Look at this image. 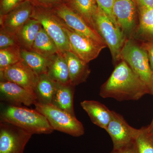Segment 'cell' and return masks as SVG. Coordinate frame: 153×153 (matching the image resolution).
<instances>
[{
	"label": "cell",
	"mask_w": 153,
	"mask_h": 153,
	"mask_svg": "<svg viewBox=\"0 0 153 153\" xmlns=\"http://www.w3.org/2000/svg\"><path fill=\"white\" fill-rule=\"evenodd\" d=\"M139 12V23L136 36L144 42L153 41V7L140 9Z\"/></svg>",
	"instance_id": "44dd1931"
},
{
	"label": "cell",
	"mask_w": 153,
	"mask_h": 153,
	"mask_svg": "<svg viewBox=\"0 0 153 153\" xmlns=\"http://www.w3.org/2000/svg\"><path fill=\"white\" fill-rule=\"evenodd\" d=\"M1 122L12 124L32 135L50 134L54 130L47 118L37 110L12 105L1 111Z\"/></svg>",
	"instance_id": "7a4b0ae2"
},
{
	"label": "cell",
	"mask_w": 153,
	"mask_h": 153,
	"mask_svg": "<svg viewBox=\"0 0 153 153\" xmlns=\"http://www.w3.org/2000/svg\"><path fill=\"white\" fill-rule=\"evenodd\" d=\"M94 22L95 30L109 48L114 62L121 60L122 50L128 39L125 34L99 7L94 16Z\"/></svg>",
	"instance_id": "3957f363"
},
{
	"label": "cell",
	"mask_w": 153,
	"mask_h": 153,
	"mask_svg": "<svg viewBox=\"0 0 153 153\" xmlns=\"http://www.w3.org/2000/svg\"><path fill=\"white\" fill-rule=\"evenodd\" d=\"M32 19L41 24L55 42L59 54L70 51L69 39L64 25L52 9L35 6Z\"/></svg>",
	"instance_id": "8992f818"
},
{
	"label": "cell",
	"mask_w": 153,
	"mask_h": 153,
	"mask_svg": "<svg viewBox=\"0 0 153 153\" xmlns=\"http://www.w3.org/2000/svg\"><path fill=\"white\" fill-rule=\"evenodd\" d=\"M111 153H138L135 142L131 143L118 149H113Z\"/></svg>",
	"instance_id": "1f68e13d"
},
{
	"label": "cell",
	"mask_w": 153,
	"mask_h": 153,
	"mask_svg": "<svg viewBox=\"0 0 153 153\" xmlns=\"http://www.w3.org/2000/svg\"><path fill=\"white\" fill-rule=\"evenodd\" d=\"M70 7L80 15L91 28L96 30L94 16L98 6L95 0H70Z\"/></svg>",
	"instance_id": "cb8c5ba5"
},
{
	"label": "cell",
	"mask_w": 153,
	"mask_h": 153,
	"mask_svg": "<svg viewBox=\"0 0 153 153\" xmlns=\"http://www.w3.org/2000/svg\"><path fill=\"white\" fill-rule=\"evenodd\" d=\"M52 10L67 27L78 34L101 44H105L97 32L91 28L80 15L69 6L62 3Z\"/></svg>",
	"instance_id": "ba28073f"
},
{
	"label": "cell",
	"mask_w": 153,
	"mask_h": 153,
	"mask_svg": "<svg viewBox=\"0 0 153 153\" xmlns=\"http://www.w3.org/2000/svg\"><path fill=\"white\" fill-rule=\"evenodd\" d=\"M147 53L150 65L152 71H153V41H145L141 45Z\"/></svg>",
	"instance_id": "4dcf8cb0"
},
{
	"label": "cell",
	"mask_w": 153,
	"mask_h": 153,
	"mask_svg": "<svg viewBox=\"0 0 153 153\" xmlns=\"http://www.w3.org/2000/svg\"><path fill=\"white\" fill-rule=\"evenodd\" d=\"M121 60H124L134 72L147 85L152 94L153 92L152 71L147 53L141 45L129 38L122 50Z\"/></svg>",
	"instance_id": "5b68a950"
},
{
	"label": "cell",
	"mask_w": 153,
	"mask_h": 153,
	"mask_svg": "<svg viewBox=\"0 0 153 153\" xmlns=\"http://www.w3.org/2000/svg\"><path fill=\"white\" fill-rule=\"evenodd\" d=\"M22 60L37 75L47 73L49 58L33 50L21 49Z\"/></svg>",
	"instance_id": "7402d4cb"
},
{
	"label": "cell",
	"mask_w": 153,
	"mask_h": 153,
	"mask_svg": "<svg viewBox=\"0 0 153 153\" xmlns=\"http://www.w3.org/2000/svg\"><path fill=\"white\" fill-rule=\"evenodd\" d=\"M49 60L48 75L58 83H70L68 65L63 54H56L49 58Z\"/></svg>",
	"instance_id": "d6986e66"
},
{
	"label": "cell",
	"mask_w": 153,
	"mask_h": 153,
	"mask_svg": "<svg viewBox=\"0 0 153 153\" xmlns=\"http://www.w3.org/2000/svg\"><path fill=\"white\" fill-rule=\"evenodd\" d=\"M142 131L135 142L138 153H153V143L148 137L146 127L142 128Z\"/></svg>",
	"instance_id": "484cf974"
},
{
	"label": "cell",
	"mask_w": 153,
	"mask_h": 153,
	"mask_svg": "<svg viewBox=\"0 0 153 153\" xmlns=\"http://www.w3.org/2000/svg\"><path fill=\"white\" fill-rule=\"evenodd\" d=\"M32 134L10 123H0V153H24Z\"/></svg>",
	"instance_id": "52a82bcc"
},
{
	"label": "cell",
	"mask_w": 153,
	"mask_h": 153,
	"mask_svg": "<svg viewBox=\"0 0 153 153\" xmlns=\"http://www.w3.org/2000/svg\"><path fill=\"white\" fill-rule=\"evenodd\" d=\"M21 47L13 46L0 49V71L22 60Z\"/></svg>",
	"instance_id": "d4e9b609"
},
{
	"label": "cell",
	"mask_w": 153,
	"mask_h": 153,
	"mask_svg": "<svg viewBox=\"0 0 153 153\" xmlns=\"http://www.w3.org/2000/svg\"><path fill=\"white\" fill-rule=\"evenodd\" d=\"M74 87L70 83L57 82L52 104L60 109L75 115L73 107Z\"/></svg>",
	"instance_id": "e0dca14e"
},
{
	"label": "cell",
	"mask_w": 153,
	"mask_h": 153,
	"mask_svg": "<svg viewBox=\"0 0 153 153\" xmlns=\"http://www.w3.org/2000/svg\"><path fill=\"white\" fill-rule=\"evenodd\" d=\"M136 6L133 0H115L113 12L120 27L127 38L137 29Z\"/></svg>",
	"instance_id": "4fadbf2b"
},
{
	"label": "cell",
	"mask_w": 153,
	"mask_h": 153,
	"mask_svg": "<svg viewBox=\"0 0 153 153\" xmlns=\"http://www.w3.org/2000/svg\"><path fill=\"white\" fill-rule=\"evenodd\" d=\"M147 134L148 137L151 140L153 143V130L149 133L147 132Z\"/></svg>",
	"instance_id": "e575fe53"
},
{
	"label": "cell",
	"mask_w": 153,
	"mask_h": 153,
	"mask_svg": "<svg viewBox=\"0 0 153 153\" xmlns=\"http://www.w3.org/2000/svg\"><path fill=\"white\" fill-rule=\"evenodd\" d=\"M139 10L153 7V0H133Z\"/></svg>",
	"instance_id": "d6a6232c"
},
{
	"label": "cell",
	"mask_w": 153,
	"mask_h": 153,
	"mask_svg": "<svg viewBox=\"0 0 153 153\" xmlns=\"http://www.w3.org/2000/svg\"><path fill=\"white\" fill-rule=\"evenodd\" d=\"M95 1L98 7L104 11L116 26L119 27L113 12V7L115 0H95Z\"/></svg>",
	"instance_id": "83f0119b"
},
{
	"label": "cell",
	"mask_w": 153,
	"mask_h": 153,
	"mask_svg": "<svg viewBox=\"0 0 153 153\" xmlns=\"http://www.w3.org/2000/svg\"><path fill=\"white\" fill-rule=\"evenodd\" d=\"M1 81L13 82L34 92L38 75L22 60L0 71Z\"/></svg>",
	"instance_id": "7c38bea8"
},
{
	"label": "cell",
	"mask_w": 153,
	"mask_h": 153,
	"mask_svg": "<svg viewBox=\"0 0 153 153\" xmlns=\"http://www.w3.org/2000/svg\"><path fill=\"white\" fill-rule=\"evenodd\" d=\"M34 105L36 109L47 118L54 130L73 137H80L84 134L85 129L83 125L75 115L52 104H43L37 102Z\"/></svg>",
	"instance_id": "277c9868"
},
{
	"label": "cell",
	"mask_w": 153,
	"mask_h": 153,
	"mask_svg": "<svg viewBox=\"0 0 153 153\" xmlns=\"http://www.w3.org/2000/svg\"><path fill=\"white\" fill-rule=\"evenodd\" d=\"M35 7L52 9L62 4L61 0H30Z\"/></svg>",
	"instance_id": "f546056e"
},
{
	"label": "cell",
	"mask_w": 153,
	"mask_h": 153,
	"mask_svg": "<svg viewBox=\"0 0 153 153\" xmlns=\"http://www.w3.org/2000/svg\"><path fill=\"white\" fill-rule=\"evenodd\" d=\"M80 105L94 124L106 130L112 118V111L95 100H84L80 102Z\"/></svg>",
	"instance_id": "2e32d148"
},
{
	"label": "cell",
	"mask_w": 153,
	"mask_h": 153,
	"mask_svg": "<svg viewBox=\"0 0 153 153\" xmlns=\"http://www.w3.org/2000/svg\"><path fill=\"white\" fill-rule=\"evenodd\" d=\"M13 46L20 47L18 38L16 34L10 33L3 28L1 27L0 49H5L9 47H13Z\"/></svg>",
	"instance_id": "4316f807"
},
{
	"label": "cell",
	"mask_w": 153,
	"mask_h": 153,
	"mask_svg": "<svg viewBox=\"0 0 153 153\" xmlns=\"http://www.w3.org/2000/svg\"><path fill=\"white\" fill-rule=\"evenodd\" d=\"M42 27L37 20L32 19L16 33L21 48L31 50L36 36Z\"/></svg>",
	"instance_id": "ffe728a7"
},
{
	"label": "cell",
	"mask_w": 153,
	"mask_h": 153,
	"mask_svg": "<svg viewBox=\"0 0 153 153\" xmlns=\"http://www.w3.org/2000/svg\"><path fill=\"white\" fill-rule=\"evenodd\" d=\"M152 78L153 79V71H152Z\"/></svg>",
	"instance_id": "d590c367"
},
{
	"label": "cell",
	"mask_w": 153,
	"mask_h": 153,
	"mask_svg": "<svg viewBox=\"0 0 153 153\" xmlns=\"http://www.w3.org/2000/svg\"><path fill=\"white\" fill-rule=\"evenodd\" d=\"M57 86L54 81L47 73L38 75L34 92L38 102L43 104H52Z\"/></svg>",
	"instance_id": "ac0fdd59"
},
{
	"label": "cell",
	"mask_w": 153,
	"mask_h": 153,
	"mask_svg": "<svg viewBox=\"0 0 153 153\" xmlns=\"http://www.w3.org/2000/svg\"><path fill=\"white\" fill-rule=\"evenodd\" d=\"M142 130L132 127L122 116L112 111V118L105 131L112 140L113 149H116L134 142Z\"/></svg>",
	"instance_id": "9c48e42d"
},
{
	"label": "cell",
	"mask_w": 153,
	"mask_h": 153,
	"mask_svg": "<svg viewBox=\"0 0 153 153\" xmlns=\"http://www.w3.org/2000/svg\"><path fill=\"white\" fill-rule=\"evenodd\" d=\"M146 94H152L147 85L123 60L116 66L100 92L103 98H114L119 101L138 100Z\"/></svg>",
	"instance_id": "6da1fadb"
},
{
	"label": "cell",
	"mask_w": 153,
	"mask_h": 153,
	"mask_svg": "<svg viewBox=\"0 0 153 153\" xmlns=\"http://www.w3.org/2000/svg\"><path fill=\"white\" fill-rule=\"evenodd\" d=\"M25 1L26 0H1V16L7 15Z\"/></svg>",
	"instance_id": "f1b7e54d"
},
{
	"label": "cell",
	"mask_w": 153,
	"mask_h": 153,
	"mask_svg": "<svg viewBox=\"0 0 153 153\" xmlns=\"http://www.w3.org/2000/svg\"><path fill=\"white\" fill-rule=\"evenodd\" d=\"M31 50L48 58L59 54L55 42L43 27L36 36Z\"/></svg>",
	"instance_id": "603a6c76"
},
{
	"label": "cell",
	"mask_w": 153,
	"mask_h": 153,
	"mask_svg": "<svg viewBox=\"0 0 153 153\" xmlns=\"http://www.w3.org/2000/svg\"><path fill=\"white\" fill-rule=\"evenodd\" d=\"M63 55L68 65L70 84L75 86L85 82L91 73L88 63L71 51H67Z\"/></svg>",
	"instance_id": "9a60e30c"
},
{
	"label": "cell",
	"mask_w": 153,
	"mask_h": 153,
	"mask_svg": "<svg viewBox=\"0 0 153 153\" xmlns=\"http://www.w3.org/2000/svg\"><path fill=\"white\" fill-rule=\"evenodd\" d=\"M0 91L1 99L10 102L12 105L20 106L23 104L30 106L38 102L35 92L13 82L1 81Z\"/></svg>",
	"instance_id": "5bb4252c"
},
{
	"label": "cell",
	"mask_w": 153,
	"mask_h": 153,
	"mask_svg": "<svg viewBox=\"0 0 153 153\" xmlns=\"http://www.w3.org/2000/svg\"><path fill=\"white\" fill-rule=\"evenodd\" d=\"M152 95H153V92L152 93ZM146 130L148 133L149 132L152 131L153 130V117L152 120V122H151L150 124L149 125L148 127H146Z\"/></svg>",
	"instance_id": "836d02e7"
},
{
	"label": "cell",
	"mask_w": 153,
	"mask_h": 153,
	"mask_svg": "<svg viewBox=\"0 0 153 153\" xmlns=\"http://www.w3.org/2000/svg\"><path fill=\"white\" fill-rule=\"evenodd\" d=\"M35 6L30 0L19 4L12 10L0 17L1 27L13 34L19 31L32 19Z\"/></svg>",
	"instance_id": "8fae6325"
},
{
	"label": "cell",
	"mask_w": 153,
	"mask_h": 153,
	"mask_svg": "<svg viewBox=\"0 0 153 153\" xmlns=\"http://www.w3.org/2000/svg\"><path fill=\"white\" fill-rule=\"evenodd\" d=\"M69 39L70 51L79 58L88 63L98 57L102 50L106 47L93 39L78 34L64 26Z\"/></svg>",
	"instance_id": "30bf717a"
}]
</instances>
